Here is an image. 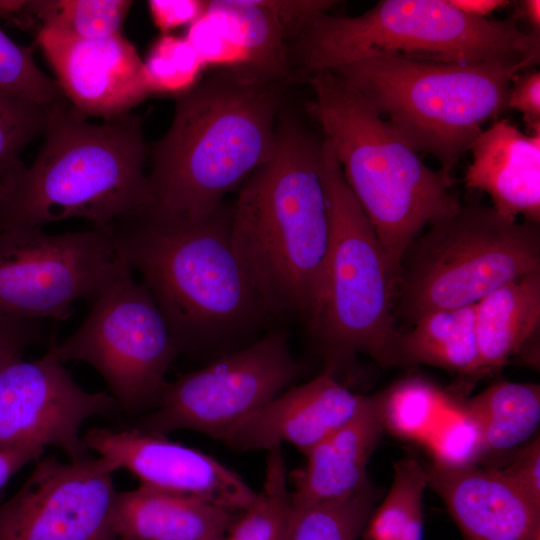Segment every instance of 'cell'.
Segmentation results:
<instances>
[{"mask_svg":"<svg viewBox=\"0 0 540 540\" xmlns=\"http://www.w3.org/2000/svg\"><path fill=\"white\" fill-rule=\"evenodd\" d=\"M512 19L525 24L528 32L540 35V1H518Z\"/></svg>","mask_w":540,"mask_h":540,"instance_id":"41","label":"cell"},{"mask_svg":"<svg viewBox=\"0 0 540 540\" xmlns=\"http://www.w3.org/2000/svg\"><path fill=\"white\" fill-rule=\"evenodd\" d=\"M0 90L45 106L65 98L57 81L35 63L32 47L14 42L1 28Z\"/></svg>","mask_w":540,"mask_h":540,"instance_id":"32","label":"cell"},{"mask_svg":"<svg viewBox=\"0 0 540 540\" xmlns=\"http://www.w3.org/2000/svg\"><path fill=\"white\" fill-rule=\"evenodd\" d=\"M459 11L478 18H487L494 11L510 4L506 0H448Z\"/></svg>","mask_w":540,"mask_h":540,"instance_id":"40","label":"cell"},{"mask_svg":"<svg viewBox=\"0 0 540 540\" xmlns=\"http://www.w3.org/2000/svg\"><path fill=\"white\" fill-rule=\"evenodd\" d=\"M222 539H223V538H222ZM222 539H220V540H222Z\"/></svg>","mask_w":540,"mask_h":540,"instance_id":"43","label":"cell"},{"mask_svg":"<svg viewBox=\"0 0 540 540\" xmlns=\"http://www.w3.org/2000/svg\"><path fill=\"white\" fill-rule=\"evenodd\" d=\"M475 305L434 310L419 317L411 330L400 334L402 366L425 364L459 374H480Z\"/></svg>","mask_w":540,"mask_h":540,"instance_id":"24","label":"cell"},{"mask_svg":"<svg viewBox=\"0 0 540 540\" xmlns=\"http://www.w3.org/2000/svg\"><path fill=\"white\" fill-rule=\"evenodd\" d=\"M515 62H434L392 56L361 59L333 72L418 154L446 175L470 151L483 125L507 108Z\"/></svg>","mask_w":540,"mask_h":540,"instance_id":"7","label":"cell"},{"mask_svg":"<svg viewBox=\"0 0 540 540\" xmlns=\"http://www.w3.org/2000/svg\"><path fill=\"white\" fill-rule=\"evenodd\" d=\"M289 81L222 68L175 97L169 130L149 148L147 175L161 217L199 220L268 161Z\"/></svg>","mask_w":540,"mask_h":540,"instance_id":"1","label":"cell"},{"mask_svg":"<svg viewBox=\"0 0 540 540\" xmlns=\"http://www.w3.org/2000/svg\"><path fill=\"white\" fill-rule=\"evenodd\" d=\"M399 540H423V519L410 523Z\"/></svg>","mask_w":540,"mask_h":540,"instance_id":"42","label":"cell"},{"mask_svg":"<svg viewBox=\"0 0 540 540\" xmlns=\"http://www.w3.org/2000/svg\"><path fill=\"white\" fill-rule=\"evenodd\" d=\"M329 247L320 296L305 324L337 378L357 353L384 367L402 366L401 332L394 317L396 275L362 207L350 190L330 144L320 155Z\"/></svg>","mask_w":540,"mask_h":540,"instance_id":"8","label":"cell"},{"mask_svg":"<svg viewBox=\"0 0 540 540\" xmlns=\"http://www.w3.org/2000/svg\"><path fill=\"white\" fill-rule=\"evenodd\" d=\"M321 147L322 140L281 112L271 158L231 206L233 251L269 318L306 324L320 296L330 236Z\"/></svg>","mask_w":540,"mask_h":540,"instance_id":"2","label":"cell"},{"mask_svg":"<svg viewBox=\"0 0 540 540\" xmlns=\"http://www.w3.org/2000/svg\"><path fill=\"white\" fill-rule=\"evenodd\" d=\"M89 450L133 474L140 485L196 497L241 514L255 492L237 473L195 448L134 427L91 428L83 436Z\"/></svg>","mask_w":540,"mask_h":540,"instance_id":"15","label":"cell"},{"mask_svg":"<svg viewBox=\"0 0 540 540\" xmlns=\"http://www.w3.org/2000/svg\"><path fill=\"white\" fill-rule=\"evenodd\" d=\"M307 110L398 275L404 251L425 228L455 214L454 179L433 170L357 92L333 72L306 80Z\"/></svg>","mask_w":540,"mask_h":540,"instance_id":"5","label":"cell"},{"mask_svg":"<svg viewBox=\"0 0 540 540\" xmlns=\"http://www.w3.org/2000/svg\"><path fill=\"white\" fill-rule=\"evenodd\" d=\"M279 24L289 44L319 13L329 11L336 1L330 0H263Z\"/></svg>","mask_w":540,"mask_h":540,"instance_id":"36","label":"cell"},{"mask_svg":"<svg viewBox=\"0 0 540 540\" xmlns=\"http://www.w3.org/2000/svg\"><path fill=\"white\" fill-rule=\"evenodd\" d=\"M155 26L163 33L190 26L199 19L206 7L200 0H150L147 2Z\"/></svg>","mask_w":540,"mask_h":540,"instance_id":"38","label":"cell"},{"mask_svg":"<svg viewBox=\"0 0 540 540\" xmlns=\"http://www.w3.org/2000/svg\"><path fill=\"white\" fill-rule=\"evenodd\" d=\"M540 270L539 224L492 206L462 204L406 248L394 290V317L414 323L440 309L477 304L497 288Z\"/></svg>","mask_w":540,"mask_h":540,"instance_id":"9","label":"cell"},{"mask_svg":"<svg viewBox=\"0 0 540 540\" xmlns=\"http://www.w3.org/2000/svg\"><path fill=\"white\" fill-rule=\"evenodd\" d=\"M133 2L128 0H20L13 21L81 39L121 34Z\"/></svg>","mask_w":540,"mask_h":540,"instance_id":"26","label":"cell"},{"mask_svg":"<svg viewBox=\"0 0 540 540\" xmlns=\"http://www.w3.org/2000/svg\"><path fill=\"white\" fill-rule=\"evenodd\" d=\"M118 470L102 456L39 458L21 488L0 504V540H118L112 523Z\"/></svg>","mask_w":540,"mask_h":540,"instance_id":"13","label":"cell"},{"mask_svg":"<svg viewBox=\"0 0 540 540\" xmlns=\"http://www.w3.org/2000/svg\"><path fill=\"white\" fill-rule=\"evenodd\" d=\"M281 329L165 384L160 404L132 426L163 435L180 430L226 442L251 415L303 373Z\"/></svg>","mask_w":540,"mask_h":540,"instance_id":"11","label":"cell"},{"mask_svg":"<svg viewBox=\"0 0 540 540\" xmlns=\"http://www.w3.org/2000/svg\"><path fill=\"white\" fill-rule=\"evenodd\" d=\"M240 514L205 500L144 486L116 493L118 540H220Z\"/></svg>","mask_w":540,"mask_h":540,"instance_id":"21","label":"cell"},{"mask_svg":"<svg viewBox=\"0 0 540 540\" xmlns=\"http://www.w3.org/2000/svg\"><path fill=\"white\" fill-rule=\"evenodd\" d=\"M45 337L41 321L0 313V376L12 363L22 359V352L28 346L44 340Z\"/></svg>","mask_w":540,"mask_h":540,"instance_id":"34","label":"cell"},{"mask_svg":"<svg viewBox=\"0 0 540 540\" xmlns=\"http://www.w3.org/2000/svg\"><path fill=\"white\" fill-rule=\"evenodd\" d=\"M426 487V469L418 461L412 458L398 461L391 488L374 509L362 534L363 540H399L410 523L423 519Z\"/></svg>","mask_w":540,"mask_h":540,"instance_id":"29","label":"cell"},{"mask_svg":"<svg viewBox=\"0 0 540 540\" xmlns=\"http://www.w3.org/2000/svg\"><path fill=\"white\" fill-rule=\"evenodd\" d=\"M143 65L152 94L175 97L191 89L206 68L185 37L171 34L153 43Z\"/></svg>","mask_w":540,"mask_h":540,"instance_id":"31","label":"cell"},{"mask_svg":"<svg viewBox=\"0 0 540 540\" xmlns=\"http://www.w3.org/2000/svg\"><path fill=\"white\" fill-rule=\"evenodd\" d=\"M385 391L367 396L359 412L307 455L304 468L292 474L293 505L342 499L370 480L367 465L385 426Z\"/></svg>","mask_w":540,"mask_h":540,"instance_id":"20","label":"cell"},{"mask_svg":"<svg viewBox=\"0 0 540 540\" xmlns=\"http://www.w3.org/2000/svg\"><path fill=\"white\" fill-rule=\"evenodd\" d=\"M231 206L199 220L145 208L112 227L118 251L161 311L180 352L238 346L269 318L230 241Z\"/></svg>","mask_w":540,"mask_h":540,"instance_id":"3","label":"cell"},{"mask_svg":"<svg viewBox=\"0 0 540 540\" xmlns=\"http://www.w3.org/2000/svg\"><path fill=\"white\" fill-rule=\"evenodd\" d=\"M507 108L523 115L526 133H540V71L536 68L516 74L510 84Z\"/></svg>","mask_w":540,"mask_h":540,"instance_id":"35","label":"cell"},{"mask_svg":"<svg viewBox=\"0 0 540 540\" xmlns=\"http://www.w3.org/2000/svg\"><path fill=\"white\" fill-rule=\"evenodd\" d=\"M437 391L428 383L410 379L385 390L386 428L405 436H416L429 424L438 403Z\"/></svg>","mask_w":540,"mask_h":540,"instance_id":"33","label":"cell"},{"mask_svg":"<svg viewBox=\"0 0 540 540\" xmlns=\"http://www.w3.org/2000/svg\"><path fill=\"white\" fill-rule=\"evenodd\" d=\"M33 361L12 363L0 376V447L37 445L61 449L70 461L89 458L80 436L82 424L94 416L120 410L106 392L82 389L54 351Z\"/></svg>","mask_w":540,"mask_h":540,"instance_id":"14","label":"cell"},{"mask_svg":"<svg viewBox=\"0 0 540 540\" xmlns=\"http://www.w3.org/2000/svg\"><path fill=\"white\" fill-rule=\"evenodd\" d=\"M58 358L83 361L106 382L120 409L138 414L161 401L166 373L180 352L153 297L127 266L91 301L77 330L54 343Z\"/></svg>","mask_w":540,"mask_h":540,"instance_id":"10","label":"cell"},{"mask_svg":"<svg viewBox=\"0 0 540 540\" xmlns=\"http://www.w3.org/2000/svg\"><path fill=\"white\" fill-rule=\"evenodd\" d=\"M44 143L0 197V230L83 218L101 230L152 202L139 116L93 124L66 98L49 105Z\"/></svg>","mask_w":540,"mask_h":540,"instance_id":"4","label":"cell"},{"mask_svg":"<svg viewBox=\"0 0 540 540\" xmlns=\"http://www.w3.org/2000/svg\"><path fill=\"white\" fill-rule=\"evenodd\" d=\"M465 186L486 193L502 216L540 223V133L495 121L474 141Z\"/></svg>","mask_w":540,"mask_h":540,"instance_id":"19","label":"cell"},{"mask_svg":"<svg viewBox=\"0 0 540 540\" xmlns=\"http://www.w3.org/2000/svg\"><path fill=\"white\" fill-rule=\"evenodd\" d=\"M204 15L240 52L244 69L291 81L288 42L263 0L206 1Z\"/></svg>","mask_w":540,"mask_h":540,"instance_id":"23","label":"cell"},{"mask_svg":"<svg viewBox=\"0 0 540 540\" xmlns=\"http://www.w3.org/2000/svg\"><path fill=\"white\" fill-rule=\"evenodd\" d=\"M36 42L65 98L85 117H118L153 95L143 61L122 33L81 39L40 28Z\"/></svg>","mask_w":540,"mask_h":540,"instance_id":"16","label":"cell"},{"mask_svg":"<svg viewBox=\"0 0 540 540\" xmlns=\"http://www.w3.org/2000/svg\"><path fill=\"white\" fill-rule=\"evenodd\" d=\"M43 227L0 230V313L62 321L92 301L128 266L112 230L48 234Z\"/></svg>","mask_w":540,"mask_h":540,"instance_id":"12","label":"cell"},{"mask_svg":"<svg viewBox=\"0 0 540 540\" xmlns=\"http://www.w3.org/2000/svg\"><path fill=\"white\" fill-rule=\"evenodd\" d=\"M426 474L464 540H540V505L501 469L434 462Z\"/></svg>","mask_w":540,"mask_h":540,"instance_id":"17","label":"cell"},{"mask_svg":"<svg viewBox=\"0 0 540 540\" xmlns=\"http://www.w3.org/2000/svg\"><path fill=\"white\" fill-rule=\"evenodd\" d=\"M501 470L527 497L540 505L539 436L518 448Z\"/></svg>","mask_w":540,"mask_h":540,"instance_id":"37","label":"cell"},{"mask_svg":"<svg viewBox=\"0 0 540 540\" xmlns=\"http://www.w3.org/2000/svg\"><path fill=\"white\" fill-rule=\"evenodd\" d=\"M366 399L323 372L277 395L244 421L225 443L243 451H268L289 443L307 455L349 422Z\"/></svg>","mask_w":540,"mask_h":540,"instance_id":"18","label":"cell"},{"mask_svg":"<svg viewBox=\"0 0 540 540\" xmlns=\"http://www.w3.org/2000/svg\"><path fill=\"white\" fill-rule=\"evenodd\" d=\"M44 450L37 445L0 447V489L24 465L38 460Z\"/></svg>","mask_w":540,"mask_h":540,"instance_id":"39","label":"cell"},{"mask_svg":"<svg viewBox=\"0 0 540 540\" xmlns=\"http://www.w3.org/2000/svg\"><path fill=\"white\" fill-rule=\"evenodd\" d=\"M380 497L369 481L348 497L293 505L287 540H358Z\"/></svg>","mask_w":540,"mask_h":540,"instance_id":"27","label":"cell"},{"mask_svg":"<svg viewBox=\"0 0 540 540\" xmlns=\"http://www.w3.org/2000/svg\"><path fill=\"white\" fill-rule=\"evenodd\" d=\"M293 512L281 446L268 450L262 488L222 540H287Z\"/></svg>","mask_w":540,"mask_h":540,"instance_id":"28","label":"cell"},{"mask_svg":"<svg viewBox=\"0 0 540 540\" xmlns=\"http://www.w3.org/2000/svg\"><path fill=\"white\" fill-rule=\"evenodd\" d=\"M291 81L361 59L392 56L434 62H515L533 69L540 35L512 18L467 15L448 0H381L358 16L316 15L289 44Z\"/></svg>","mask_w":540,"mask_h":540,"instance_id":"6","label":"cell"},{"mask_svg":"<svg viewBox=\"0 0 540 540\" xmlns=\"http://www.w3.org/2000/svg\"><path fill=\"white\" fill-rule=\"evenodd\" d=\"M540 270L492 291L475 305L481 373L498 369L538 334Z\"/></svg>","mask_w":540,"mask_h":540,"instance_id":"22","label":"cell"},{"mask_svg":"<svg viewBox=\"0 0 540 540\" xmlns=\"http://www.w3.org/2000/svg\"><path fill=\"white\" fill-rule=\"evenodd\" d=\"M460 408L478 429L481 456L502 455L524 445L536 432L540 423V387L496 382Z\"/></svg>","mask_w":540,"mask_h":540,"instance_id":"25","label":"cell"},{"mask_svg":"<svg viewBox=\"0 0 540 540\" xmlns=\"http://www.w3.org/2000/svg\"><path fill=\"white\" fill-rule=\"evenodd\" d=\"M48 108L0 90V197L26 166L20 160L22 150L44 133Z\"/></svg>","mask_w":540,"mask_h":540,"instance_id":"30","label":"cell"}]
</instances>
